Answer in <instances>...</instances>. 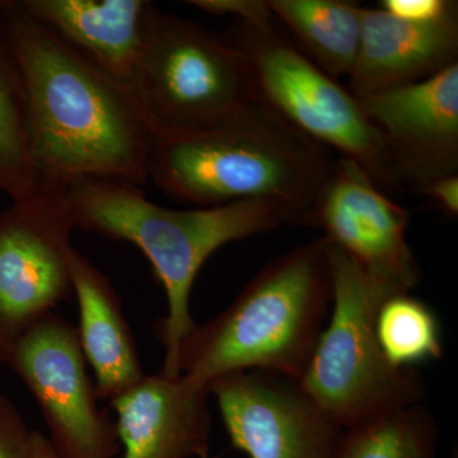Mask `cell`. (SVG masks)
<instances>
[{
    "mask_svg": "<svg viewBox=\"0 0 458 458\" xmlns=\"http://www.w3.org/2000/svg\"><path fill=\"white\" fill-rule=\"evenodd\" d=\"M426 195L437 209L454 218L458 214V174H447L424 183L417 190Z\"/></svg>",
    "mask_w": 458,
    "mask_h": 458,
    "instance_id": "cb8c5ba5",
    "label": "cell"
},
{
    "mask_svg": "<svg viewBox=\"0 0 458 458\" xmlns=\"http://www.w3.org/2000/svg\"><path fill=\"white\" fill-rule=\"evenodd\" d=\"M458 63V16L429 25L363 7L357 59L349 74L357 98L419 82Z\"/></svg>",
    "mask_w": 458,
    "mask_h": 458,
    "instance_id": "5bb4252c",
    "label": "cell"
},
{
    "mask_svg": "<svg viewBox=\"0 0 458 458\" xmlns=\"http://www.w3.org/2000/svg\"><path fill=\"white\" fill-rule=\"evenodd\" d=\"M31 433L13 403L0 396V458H32Z\"/></svg>",
    "mask_w": 458,
    "mask_h": 458,
    "instance_id": "7402d4cb",
    "label": "cell"
},
{
    "mask_svg": "<svg viewBox=\"0 0 458 458\" xmlns=\"http://www.w3.org/2000/svg\"><path fill=\"white\" fill-rule=\"evenodd\" d=\"M382 11L403 22L429 25L458 16L457 2L451 0H384Z\"/></svg>",
    "mask_w": 458,
    "mask_h": 458,
    "instance_id": "44dd1931",
    "label": "cell"
},
{
    "mask_svg": "<svg viewBox=\"0 0 458 458\" xmlns=\"http://www.w3.org/2000/svg\"><path fill=\"white\" fill-rule=\"evenodd\" d=\"M0 191L12 201L38 194L22 75L0 17Z\"/></svg>",
    "mask_w": 458,
    "mask_h": 458,
    "instance_id": "ac0fdd59",
    "label": "cell"
},
{
    "mask_svg": "<svg viewBox=\"0 0 458 458\" xmlns=\"http://www.w3.org/2000/svg\"><path fill=\"white\" fill-rule=\"evenodd\" d=\"M72 286L80 309L78 339L95 372L98 400H113L146 377L137 343L110 279L77 249L69 256Z\"/></svg>",
    "mask_w": 458,
    "mask_h": 458,
    "instance_id": "9a60e30c",
    "label": "cell"
},
{
    "mask_svg": "<svg viewBox=\"0 0 458 458\" xmlns=\"http://www.w3.org/2000/svg\"><path fill=\"white\" fill-rule=\"evenodd\" d=\"M322 240L333 274V306L298 385L344 430L424 403L423 375L393 366L377 340V311L394 294L373 283L339 247Z\"/></svg>",
    "mask_w": 458,
    "mask_h": 458,
    "instance_id": "5b68a950",
    "label": "cell"
},
{
    "mask_svg": "<svg viewBox=\"0 0 458 458\" xmlns=\"http://www.w3.org/2000/svg\"><path fill=\"white\" fill-rule=\"evenodd\" d=\"M358 99L384 140L401 189L458 174V63Z\"/></svg>",
    "mask_w": 458,
    "mask_h": 458,
    "instance_id": "7c38bea8",
    "label": "cell"
},
{
    "mask_svg": "<svg viewBox=\"0 0 458 458\" xmlns=\"http://www.w3.org/2000/svg\"><path fill=\"white\" fill-rule=\"evenodd\" d=\"M131 87L155 137L207 131L258 104L245 56L150 3Z\"/></svg>",
    "mask_w": 458,
    "mask_h": 458,
    "instance_id": "8992f818",
    "label": "cell"
},
{
    "mask_svg": "<svg viewBox=\"0 0 458 458\" xmlns=\"http://www.w3.org/2000/svg\"><path fill=\"white\" fill-rule=\"evenodd\" d=\"M223 38L245 56L258 102L310 140L355 162L386 194L403 190L360 99L285 38L276 18L233 21Z\"/></svg>",
    "mask_w": 458,
    "mask_h": 458,
    "instance_id": "52a82bcc",
    "label": "cell"
},
{
    "mask_svg": "<svg viewBox=\"0 0 458 458\" xmlns=\"http://www.w3.org/2000/svg\"><path fill=\"white\" fill-rule=\"evenodd\" d=\"M75 223L65 189H40L0 212V360L73 292L69 256Z\"/></svg>",
    "mask_w": 458,
    "mask_h": 458,
    "instance_id": "ba28073f",
    "label": "cell"
},
{
    "mask_svg": "<svg viewBox=\"0 0 458 458\" xmlns=\"http://www.w3.org/2000/svg\"><path fill=\"white\" fill-rule=\"evenodd\" d=\"M192 7L218 17H232L240 22H260L273 18L267 0H191Z\"/></svg>",
    "mask_w": 458,
    "mask_h": 458,
    "instance_id": "603a6c76",
    "label": "cell"
},
{
    "mask_svg": "<svg viewBox=\"0 0 458 458\" xmlns=\"http://www.w3.org/2000/svg\"><path fill=\"white\" fill-rule=\"evenodd\" d=\"M60 40L111 77L131 86L150 2L146 0H21Z\"/></svg>",
    "mask_w": 458,
    "mask_h": 458,
    "instance_id": "2e32d148",
    "label": "cell"
},
{
    "mask_svg": "<svg viewBox=\"0 0 458 458\" xmlns=\"http://www.w3.org/2000/svg\"><path fill=\"white\" fill-rule=\"evenodd\" d=\"M0 17L25 86L38 190L83 179L146 182L155 134L131 87L60 40L21 0H0Z\"/></svg>",
    "mask_w": 458,
    "mask_h": 458,
    "instance_id": "6da1fadb",
    "label": "cell"
},
{
    "mask_svg": "<svg viewBox=\"0 0 458 458\" xmlns=\"http://www.w3.org/2000/svg\"><path fill=\"white\" fill-rule=\"evenodd\" d=\"M209 397V386L161 372L114 397L123 458H210Z\"/></svg>",
    "mask_w": 458,
    "mask_h": 458,
    "instance_id": "4fadbf2b",
    "label": "cell"
},
{
    "mask_svg": "<svg viewBox=\"0 0 458 458\" xmlns=\"http://www.w3.org/2000/svg\"><path fill=\"white\" fill-rule=\"evenodd\" d=\"M439 429L424 403L344 432L336 458H437Z\"/></svg>",
    "mask_w": 458,
    "mask_h": 458,
    "instance_id": "d6986e66",
    "label": "cell"
},
{
    "mask_svg": "<svg viewBox=\"0 0 458 458\" xmlns=\"http://www.w3.org/2000/svg\"><path fill=\"white\" fill-rule=\"evenodd\" d=\"M65 191L75 227L132 243L152 265L167 300L155 333L165 348L161 373L168 377L181 375V344L197 325L190 297L208 259L228 243L291 225L282 205L260 199L181 210L153 203L140 186L123 181L83 179Z\"/></svg>",
    "mask_w": 458,
    "mask_h": 458,
    "instance_id": "3957f363",
    "label": "cell"
},
{
    "mask_svg": "<svg viewBox=\"0 0 458 458\" xmlns=\"http://www.w3.org/2000/svg\"><path fill=\"white\" fill-rule=\"evenodd\" d=\"M232 445L250 458H336L344 432L298 382L261 370L213 379Z\"/></svg>",
    "mask_w": 458,
    "mask_h": 458,
    "instance_id": "8fae6325",
    "label": "cell"
},
{
    "mask_svg": "<svg viewBox=\"0 0 458 458\" xmlns=\"http://www.w3.org/2000/svg\"><path fill=\"white\" fill-rule=\"evenodd\" d=\"M376 335L386 360L397 369L441 360L445 352L436 313L410 293L391 295L379 306Z\"/></svg>",
    "mask_w": 458,
    "mask_h": 458,
    "instance_id": "ffe728a7",
    "label": "cell"
},
{
    "mask_svg": "<svg viewBox=\"0 0 458 458\" xmlns=\"http://www.w3.org/2000/svg\"><path fill=\"white\" fill-rule=\"evenodd\" d=\"M293 44L334 80L351 74L361 35L363 7L345 0H267Z\"/></svg>",
    "mask_w": 458,
    "mask_h": 458,
    "instance_id": "e0dca14e",
    "label": "cell"
},
{
    "mask_svg": "<svg viewBox=\"0 0 458 458\" xmlns=\"http://www.w3.org/2000/svg\"><path fill=\"white\" fill-rule=\"evenodd\" d=\"M333 274L322 238L267 262L216 318L181 344V375L209 386L261 370L298 382L330 318Z\"/></svg>",
    "mask_w": 458,
    "mask_h": 458,
    "instance_id": "277c9868",
    "label": "cell"
},
{
    "mask_svg": "<svg viewBox=\"0 0 458 458\" xmlns=\"http://www.w3.org/2000/svg\"><path fill=\"white\" fill-rule=\"evenodd\" d=\"M410 212L394 203L360 165L339 157L309 227L339 247L373 283L388 293H410L420 267L406 238Z\"/></svg>",
    "mask_w": 458,
    "mask_h": 458,
    "instance_id": "30bf717a",
    "label": "cell"
},
{
    "mask_svg": "<svg viewBox=\"0 0 458 458\" xmlns=\"http://www.w3.org/2000/svg\"><path fill=\"white\" fill-rule=\"evenodd\" d=\"M9 363L35 397L59 458H114L116 424L99 409L77 327L47 313L18 340Z\"/></svg>",
    "mask_w": 458,
    "mask_h": 458,
    "instance_id": "9c48e42d",
    "label": "cell"
},
{
    "mask_svg": "<svg viewBox=\"0 0 458 458\" xmlns=\"http://www.w3.org/2000/svg\"><path fill=\"white\" fill-rule=\"evenodd\" d=\"M32 458H59L45 434L33 430L31 433Z\"/></svg>",
    "mask_w": 458,
    "mask_h": 458,
    "instance_id": "d4e9b609",
    "label": "cell"
},
{
    "mask_svg": "<svg viewBox=\"0 0 458 458\" xmlns=\"http://www.w3.org/2000/svg\"><path fill=\"white\" fill-rule=\"evenodd\" d=\"M335 161L333 150L258 102L216 128L155 137L148 180L174 200L199 207L274 201L291 225H309Z\"/></svg>",
    "mask_w": 458,
    "mask_h": 458,
    "instance_id": "7a4b0ae2",
    "label": "cell"
}]
</instances>
